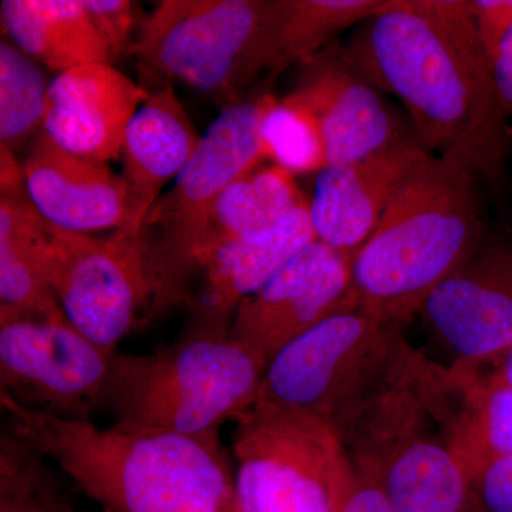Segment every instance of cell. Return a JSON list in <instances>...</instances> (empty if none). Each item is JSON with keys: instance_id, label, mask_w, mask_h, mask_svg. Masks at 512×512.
Returning a JSON list of instances; mask_svg holds the SVG:
<instances>
[{"instance_id": "1", "label": "cell", "mask_w": 512, "mask_h": 512, "mask_svg": "<svg viewBox=\"0 0 512 512\" xmlns=\"http://www.w3.org/2000/svg\"><path fill=\"white\" fill-rule=\"evenodd\" d=\"M379 87L397 97L414 138L500 194L511 136L471 0H389L342 46Z\"/></svg>"}, {"instance_id": "2", "label": "cell", "mask_w": 512, "mask_h": 512, "mask_svg": "<svg viewBox=\"0 0 512 512\" xmlns=\"http://www.w3.org/2000/svg\"><path fill=\"white\" fill-rule=\"evenodd\" d=\"M6 433L53 461L109 512H239L220 433L100 429L35 412L0 392Z\"/></svg>"}, {"instance_id": "3", "label": "cell", "mask_w": 512, "mask_h": 512, "mask_svg": "<svg viewBox=\"0 0 512 512\" xmlns=\"http://www.w3.org/2000/svg\"><path fill=\"white\" fill-rule=\"evenodd\" d=\"M468 171L431 154L352 259L360 311L404 325L483 244V212Z\"/></svg>"}, {"instance_id": "4", "label": "cell", "mask_w": 512, "mask_h": 512, "mask_svg": "<svg viewBox=\"0 0 512 512\" xmlns=\"http://www.w3.org/2000/svg\"><path fill=\"white\" fill-rule=\"evenodd\" d=\"M414 355L409 343L330 423L353 471L375 483L394 512H477L470 473L421 397Z\"/></svg>"}, {"instance_id": "5", "label": "cell", "mask_w": 512, "mask_h": 512, "mask_svg": "<svg viewBox=\"0 0 512 512\" xmlns=\"http://www.w3.org/2000/svg\"><path fill=\"white\" fill-rule=\"evenodd\" d=\"M266 365L229 333L190 328L150 355L111 360L103 407L117 429L207 436L256 402Z\"/></svg>"}, {"instance_id": "6", "label": "cell", "mask_w": 512, "mask_h": 512, "mask_svg": "<svg viewBox=\"0 0 512 512\" xmlns=\"http://www.w3.org/2000/svg\"><path fill=\"white\" fill-rule=\"evenodd\" d=\"M274 94L258 93L225 106L173 187L153 205L137 232L154 289V313L185 305L192 255L222 191L256 165L261 124Z\"/></svg>"}, {"instance_id": "7", "label": "cell", "mask_w": 512, "mask_h": 512, "mask_svg": "<svg viewBox=\"0 0 512 512\" xmlns=\"http://www.w3.org/2000/svg\"><path fill=\"white\" fill-rule=\"evenodd\" d=\"M232 421L239 512H339L355 471L330 421L262 402Z\"/></svg>"}, {"instance_id": "8", "label": "cell", "mask_w": 512, "mask_h": 512, "mask_svg": "<svg viewBox=\"0 0 512 512\" xmlns=\"http://www.w3.org/2000/svg\"><path fill=\"white\" fill-rule=\"evenodd\" d=\"M269 6L271 0H163L143 18L130 52L161 83H183L229 106L269 73Z\"/></svg>"}, {"instance_id": "9", "label": "cell", "mask_w": 512, "mask_h": 512, "mask_svg": "<svg viewBox=\"0 0 512 512\" xmlns=\"http://www.w3.org/2000/svg\"><path fill=\"white\" fill-rule=\"evenodd\" d=\"M407 345L402 325L360 309L336 313L276 353L256 402L332 421L392 369Z\"/></svg>"}, {"instance_id": "10", "label": "cell", "mask_w": 512, "mask_h": 512, "mask_svg": "<svg viewBox=\"0 0 512 512\" xmlns=\"http://www.w3.org/2000/svg\"><path fill=\"white\" fill-rule=\"evenodd\" d=\"M43 261L49 284L74 329L106 355L153 315L154 289L137 237L64 231L42 218Z\"/></svg>"}, {"instance_id": "11", "label": "cell", "mask_w": 512, "mask_h": 512, "mask_svg": "<svg viewBox=\"0 0 512 512\" xmlns=\"http://www.w3.org/2000/svg\"><path fill=\"white\" fill-rule=\"evenodd\" d=\"M113 357L66 316L0 320V392L35 412L92 420L103 407Z\"/></svg>"}, {"instance_id": "12", "label": "cell", "mask_w": 512, "mask_h": 512, "mask_svg": "<svg viewBox=\"0 0 512 512\" xmlns=\"http://www.w3.org/2000/svg\"><path fill=\"white\" fill-rule=\"evenodd\" d=\"M355 309L352 258L315 239L239 305L229 336L268 365L313 326Z\"/></svg>"}, {"instance_id": "13", "label": "cell", "mask_w": 512, "mask_h": 512, "mask_svg": "<svg viewBox=\"0 0 512 512\" xmlns=\"http://www.w3.org/2000/svg\"><path fill=\"white\" fill-rule=\"evenodd\" d=\"M301 66L289 96L318 119L329 164L353 163L416 141L412 128L404 126L342 45L332 43Z\"/></svg>"}, {"instance_id": "14", "label": "cell", "mask_w": 512, "mask_h": 512, "mask_svg": "<svg viewBox=\"0 0 512 512\" xmlns=\"http://www.w3.org/2000/svg\"><path fill=\"white\" fill-rule=\"evenodd\" d=\"M419 315L454 360H497L512 349V234L480 248L427 296Z\"/></svg>"}, {"instance_id": "15", "label": "cell", "mask_w": 512, "mask_h": 512, "mask_svg": "<svg viewBox=\"0 0 512 512\" xmlns=\"http://www.w3.org/2000/svg\"><path fill=\"white\" fill-rule=\"evenodd\" d=\"M414 372L424 403L470 476L488 461L512 456V387L500 359L443 366L417 350Z\"/></svg>"}, {"instance_id": "16", "label": "cell", "mask_w": 512, "mask_h": 512, "mask_svg": "<svg viewBox=\"0 0 512 512\" xmlns=\"http://www.w3.org/2000/svg\"><path fill=\"white\" fill-rule=\"evenodd\" d=\"M431 156L416 141L316 174L309 215L315 238L355 258L410 177Z\"/></svg>"}, {"instance_id": "17", "label": "cell", "mask_w": 512, "mask_h": 512, "mask_svg": "<svg viewBox=\"0 0 512 512\" xmlns=\"http://www.w3.org/2000/svg\"><path fill=\"white\" fill-rule=\"evenodd\" d=\"M148 96L113 64L74 67L50 83L43 131L76 156L109 163L121 156L127 128Z\"/></svg>"}, {"instance_id": "18", "label": "cell", "mask_w": 512, "mask_h": 512, "mask_svg": "<svg viewBox=\"0 0 512 512\" xmlns=\"http://www.w3.org/2000/svg\"><path fill=\"white\" fill-rule=\"evenodd\" d=\"M22 167L30 204L53 227L80 234L124 227L126 183L104 161L76 156L42 131Z\"/></svg>"}, {"instance_id": "19", "label": "cell", "mask_w": 512, "mask_h": 512, "mask_svg": "<svg viewBox=\"0 0 512 512\" xmlns=\"http://www.w3.org/2000/svg\"><path fill=\"white\" fill-rule=\"evenodd\" d=\"M315 239L308 201L271 227L218 249L188 293L185 306L192 312L191 328L229 333L239 305Z\"/></svg>"}, {"instance_id": "20", "label": "cell", "mask_w": 512, "mask_h": 512, "mask_svg": "<svg viewBox=\"0 0 512 512\" xmlns=\"http://www.w3.org/2000/svg\"><path fill=\"white\" fill-rule=\"evenodd\" d=\"M200 134L178 99L173 83H161L131 120L121 148V178L127 188V212L119 234L136 237L148 211L194 156Z\"/></svg>"}, {"instance_id": "21", "label": "cell", "mask_w": 512, "mask_h": 512, "mask_svg": "<svg viewBox=\"0 0 512 512\" xmlns=\"http://www.w3.org/2000/svg\"><path fill=\"white\" fill-rule=\"evenodd\" d=\"M3 35L52 72L110 63L82 0H2Z\"/></svg>"}, {"instance_id": "22", "label": "cell", "mask_w": 512, "mask_h": 512, "mask_svg": "<svg viewBox=\"0 0 512 512\" xmlns=\"http://www.w3.org/2000/svg\"><path fill=\"white\" fill-rule=\"evenodd\" d=\"M308 200L295 175L271 163L256 165L229 184L215 201L192 255L187 299L195 276L218 249L284 220Z\"/></svg>"}, {"instance_id": "23", "label": "cell", "mask_w": 512, "mask_h": 512, "mask_svg": "<svg viewBox=\"0 0 512 512\" xmlns=\"http://www.w3.org/2000/svg\"><path fill=\"white\" fill-rule=\"evenodd\" d=\"M19 316H66L47 278L42 217L26 188L0 197V320Z\"/></svg>"}, {"instance_id": "24", "label": "cell", "mask_w": 512, "mask_h": 512, "mask_svg": "<svg viewBox=\"0 0 512 512\" xmlns=\"http://www.w3.org/2000/svg\"><path fill=\"white\" fill-rule=\"evenodd\" d=\"M389 0H271L268 23L269 73L318 55L343 30L382 12Z\"/></svg>"}, {"instance_id": "25", "label": "cell", "mask_w": 512, "mask_h": 512, "mask_svg": "<svg viewBox=\"0 0 512 512\" xmlns=\"http://www.w3.org/2000/svg\"><path fill=\"white\" fill-rule=\"evenodd\" d=\"M50 83L40 64L8 37L0 42V141L16 154L43 131Z\"/></svg>"}, {"instance_id": "26", "label": "cell", "mask_w": 512, "mask_h": 512, "mask_svg": "<svg viewBox=\"0 0 512 512\" xmlns=\"http://www.w3.org/2000/svg\"><path fill=\"white\" fill-rule=\"evenodd\" d=\"M261 153L266 163L295 175L318 174L328 165L318 119L302 103L275 97L261 124Z\"/></svg>"}, {"instance_id": "27", "label": "cell", "mask_w": 512, "mask_h": 512, "mask_svg": "<svg viewBox=\"0 0 512 512\" xmlns=\"http://www.w3.org/2000/svg\"><path fill=\"white\" fill-rule=\"evenodd\" d=\"M97 35L106 46L110 62L130 52L134 33H138L143 19L138 20V3L130 0H82Z\"/></svg>"}, {"instance_id": "28", "label": "cell", "mask_w": 512, "mask_h": 512, "mask_svg": "<svg viewBox=\"0 0 512 512\" xmlns=\"http://www.w3.org/2000/svg\"><path fill=\"white\" fill-rule=\"evenodd\" d=\"M471 481L477 512H512V456L478 467Z\"/></svg>"}, {"instance_id": "29", "label": "cell", "mask_w": 512, "mask_h": 512, "mask_svg": "<svg viewBox=\"0 0 512 512\" xmlns=\"http://www.w3.org/2000/svg\"><path fill=\"white\" fill-rule=\"evenodd\" d=\"M471 10L478 39L493 66L498 50L512 32V0H471Z\"/></svg>"}, {"instance_id": "30", "label": "cell", "mask_w": 512, "mask_h": 512, "mask_svg": "<svg viewBox=\"0 0 512 512\" xmlns=\"http://www.w3.org/2000/svg\"><path fill=\"white\" fill-rule=\"evenodd\" d=\"M339 512H394L379 487L365 477L357 476L349 488Z\"/></svg>"}, {"instance_id": "31", "label": "cell", "mask_w": 512, "mask_h": 512, "mask_svg": "<svg viewBox=\"0 0 512 512\" xmlns=\"http://www.w3.org/2000/svg\"><path fill=\"white\" fill-rule=\"evenodd\" d=\"M495 87L505 116H512V32L504 40L493 63Z\"/></svg>"}, {"instance_id": "32", "label": "cell", "mask_w": 512, "mask_h": 512, "mask_svg": "<svg viewBox=\"0 0 512 512\" xmlns=\"http://www.w3.org/2000/svg\"><path fill=\"white\" fill-rule=\"evenodd\" d=\"M0 512H79L74 510L72 505L69 503L67 495L63 497L52 498V500L43 501L33 505V507L25 508V510L18 511H0Z\"/></svg>"}, {"instance_id": "33", "label": "cell", "mask_w": 512, "mask_h": 512, "mask_svg": "<svg viewBox=\"0 0 512 512\" xmlns=\"http://www.w3.org/2000/svg\"><path fill=\"white\" fill-rule=\"evenodd\" d=\"M500 367L505 379H507V382L510 383L512 387V349L508 350V352L501 357Z\"/></svg>"}]
</instances>
